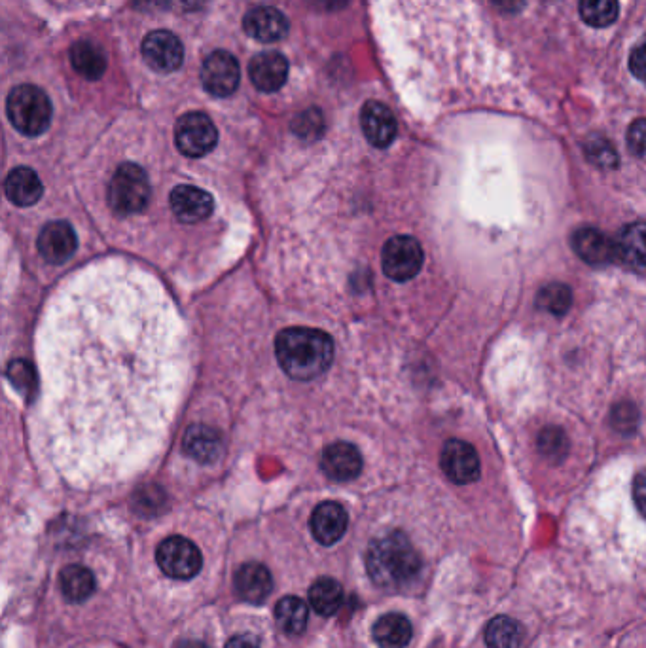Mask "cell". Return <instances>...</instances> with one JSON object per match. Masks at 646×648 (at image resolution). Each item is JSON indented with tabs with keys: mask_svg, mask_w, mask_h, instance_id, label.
Segmentation results:
<instances>
[{
	"mask_svg": "<svg viewBox=\"0 0 646 648\" xmlns=\"http://www.w3.org/2000/svg\"><path fill=\"white\" fill-rule=\"evenodd\" d=\"M40 448L74 482L124 478L169 434L188 372L184 326L146 271L107 260L72 275L38 330Z\"/></svg>",
	"mask_w": 646,
	"mask_h": 648,
	"instance_id": "obj_1",
	"label": "cell"
},
{
	"mask_svg": "<svg viewBox=\"0 0 646 648\" xmlns=\"http://www.w3.org/2000/svg\"><path fill=\"white\" fill-rule=\"evenodd\" d=\"M275 353L288 378L309 381L319 378L334 362V342L323 330L296 326L279 332Z\"/></svg>",
	"mask_w": 646,
	"mask_h": 648,
	"instance_id": "obj_2",
	"label": "cell"
},
{
	"mask_svg": "<svg viewBox=\"0 0 646 648\" xmlns=\"http://www.w3.org/2000/svg\"><path fill=\"white\" fill-rule=\"evenodd\" d=\"M366 567L376 586L383 590H400L419 575L421 558L402 531H393L370 544Z\"/></svg>",
	"mask_w": 646,
	"mask_h": 648,
	"instance_id": "obj_3",
	"label": "cell"
},
{
	"mask_svg": "<svg viewBox=\"0 0 646 648\" xmlns=\"http://www.w3.org/2000/svg\"><path fill=\"white\" fill-rule=\"evenodd\" d=\"M6 112L12 126L25 137L42 135L52 122V103L40 88L23 84L10 91Z\"/></svg>",
	"mask_w": 646,
	"mask_h": 648,
	"instance_id": "obj_4",
	"label": "cell"
},
{
	"mask_svg": "<svg viewBox=\"0 0 646 648\" xmlns=\"http://www.w3.org/2000/svg\"><path fill=\"white\" fill-rule=\"evenodd\" d=\"M152 188L143 167L124 163L108 184V203L118 215L143 213L150 203Z\"/></svg>",
	"mask_w": 646,
	"mask_h": 648,
	"instance_id": "obj_5",
	"label": "cell"
},
{
	"mask_svg": "<svg viewBox=\"0 0 646 648\" xmlns=\"http://www.w3.org/2000/svg\"><path fill=\"white\" fill-rule=\"evenodd\" d=\"M423 260L425 254L419 241L410 235L391 237L381 252L383 271L396 283H406L413 279L423 268Z\"/></svg>",
	"mask_w": 646,
	"mask_h": 648,
	"instance_id": "obj_6",
	"label": "cell"
},
{
	"mask_svg": "<svg viewBox=\"0 0 646 648\" xmlns=\"http://www.w3.org/2000/svg\"><path fill=\"white\" fill-rule=\"evenodd\" d=\"M175 143L186 158H203L213 152L218 143V131L207 114L188 112L177 122Z\"/></svg>",
	"mask_w": 646,
	"mask_h": 648,
	"instance_id": "obj_7",
	"label": "cell"
},
{
	"mask_svg": "<svg viewBox=\"0 0 646 648\" xmlns=\"http://www.w3.org/2000/svg\"><path fill=\"white\" fill-rule=\"evenodd\" d=\"M163 573L177 580H190L201 571V552L192 540L169 537L163 540L156 552Z\"/></svg>",
	"mask_w": 646,
	"mask_h": 648,
	"instance_id": "obj_8",
	"label": "cell"
},
{
	"mask_svg": "<svg viewBox=\"0 0 646 648\" xmlns=\"http://www.w3.org/2000/svg\"><path fill=\"white\" fill-rule=\"evenodd\" d=\"M241 69L234 55L218 50L209 55L201 67L203 88L215 97H228L237 90Z\"/></svg>",
	"mask_w": 646,
	"mask_h": 648,
	"instance_id": "obj_9",
	"label": "cell"
},
{
	"mask_svg": "<svg viewBox=\"0 0 646 648\" xmlns=\"http://www.w3.org/2000/svg\"><path fill=\"white\" fill-rule=\"evenodd\" d=\"M440 467L453 484H472L480 478V457L463 440H449L440 453Z\"/></svg>",
	"mask_w": 646,
	"mask_h": 648,
	"instance_id": "obj_10",
	"label": "cell"
},
{
	"mask_svg": "<svg viewBox=\"0 0 646 648\" xmlns=\"http://www.w3.org/2000/svg\"><path fill=\"white\" fill-rule=\"evenodd\" d=\"M143 57L154 71L169 74L180 69L184 61V48L179 36L169 31H154L144 38Z\"/></svg>",
	"mask_w": 646,
	"mask_h": 648,
	"instance_id": "obj_11",
	"label": "cell"
},
{
	"mask_svg": "<svg viewBox=\"0 0 646 648\" xmlns=\"http://www.w3.org/2000/svg\"><path fill=\"white\" fill-rule=\"evenodd\" d=\"M36 247H38L40 256L48 264L57 266L71 258L78 247V239H76V234L69 222L55 220L42 228V232L38 235V241H36Z\"/></svg>",
	"mask_w": 646,
	"mask_h": 648,
	"instance_id": "obj_12",
	"label": "cell"
},
{
	"mask_svg": "<svg viewBox=\"0 0 646 648\" xmlns=\"http://www.w3.org/2000/svg\"><path fill=\"white\" fill-rule=\"evenodd\" d=\"M360 126L368 143L376 148L391 146L398 131L395 114L391 112V108L377 101H368L364 105L360 112Z\"/></svg>",
	"mask_w": 646,
	"mask_h": 648,
	"instance_id": "obj_13",
	"label": "cell"
},
{
	"mask_svg": "<svg viewBox=\"0 0 646 648\" xmlns=\"http://www.w3.org/2000/svg\"><path fill=\"white\" fill-rule=\"evenodd\" d=\"M169 201H171L173 213L177 215L180 222H186V224H196V222L209 218L215 209L213 196L196 186H177L171 192Z\"/></svg>",
	"mask_w": 646,
	"mask_h": 648,
	"instance_id": "obj_14",
	"label": "cell"
},
{
	"mask_svg": "<svg viewBox=\"0 0 646 648\" xmlns=\"http://www.w3.org/2000/svg\"><path fill=\"white\" fill-rule=\"evenodd\" d=\"M323 472L334 482L355 480L362 470V455L349 442H336L326 446L321 459Z\"/></svg>",
	"mask_w": 646,
	"mask_h": 648,
	"instance_id": "obj_15",
	"label": "cell"
},
{
	"mask_svg": "<svg viewBox=\"0 0 646 648\" xmlns=\"http://www.w3.org/2000/svg\"><path fill=\"white\" fill-rule=\"evenodd\" d=\"M349 525V516L340 503L326 501L321 503L311 514V533L323 546H332L345 535Z\"/></svg>",
	"mask_w": 646,
	"mask_h": 648,
	"instance_id": "obj_16",
	"label": "cell"
},
{
	"mask_svg": "<svg viewBox=\"0 0 646 648\" xmlns=\"http://www.w3.org/2000/svg\"><path fill=\"white\" fill-rule=\"evenodd\" d=\"M252 86L264 93H273L285 86L288 78V61L279 52L258 54L249 65Z\"/></svg>",
	"mask_w": 646,
	"mask_h": 648,
	"instance_id": "obj_17",
	"label": "cell"
},
{
	"mask_svg": "<svg viewBox=\"0 0 646 648\" xmlns=\"http://www.w3.org/2000/svg\"><path fill=\"white\" fill-rule=\"evenodd\" d=\"M235 594L239 595L243 601L260 605L270 597L273 590V580L271 573L266 565L262 563H245L235 571L234 578Z\"/></svg>",
	"mask_w": 646,
	"mask_h": 648,
	"instance_id": "obj_18",
	"label": "cell"
},
{
	"mask_svg": "<svg viewBox=\"0 0 646 648\" xmlns=\"http://www.w3.org/2000/svg\"><path fill=\"white\" fill-rule=\"evenodd\" d=\"M573 249L590 266L603 268L616 258V245L597 228H580L573 235Z\"/></svg>",
	"mask_w": 646,
	"mask_h": 648,
	"instance_id": "obj_19",
	"label": "cell"
},
{
	"mask_svg": "<svg viewBox=\"0 0 646 648\" xmlns=\"http://www.w3.org/2000/svg\"><path fill=\"white\" fill-rule=\"evenodd\" d=\"M243 29L254 40L271 44L287 36L288 21L281 10L271 6H260L245 16Z\"/></svg>",
	"mask_w": 646,
	"mask_h": 648,
	"instance_id": "obj_20",
	"label": "cell"
},
{
	"mask_svg": "<svg viewBox=\"0 0 646 648\" xmlns=\"http://www.w3.org/2000/svg\"><path fill=\"white\" fill-rule=\"evenodd\" d=\"M182 450L198 463H213L224 450L222 434L207 425H192L182 438Z\"/></svg>",
	"mask_w": 646,
	"mask_h": 648,
	"instance_id": "obj_21",
	"label": "cell"
},
{
	"mask_svg": "<svg viewBox=\"0 0 646 648\" xmlns=\"http://www.w3.org/2000/svg\"><path fill=\"white\" fill-rule=\"evenodd\" d=\"M6 198L18 207H31L38 203V199L44 194L42 180L29 167H18L14 169L4 182Z\"/></svg>",
	"mask_w": 646,
	"mask_h": 648,
	"instance_id": "obj_22",
	"label": "cell"
},
{
	"mask_svg": "<svg viewBox=\"0 0 646 648\" xmlns=\"http://www.w3.org/2000/svg\"><path fill=\"white\" fill-rule=\"evenodd\" d=\"M616 245V258L622 260L629 268L643 270L646 268V222H635L626 226Z\"/></svg>",
	"mask_w": 646,
	"mask_h": 648,
	"instance_id": "obj_23",
	"label": "cell"
},
{
	"mask_svg": "<svg viewBox=\"0 0 646 648\" xmlns=\"http://www.w3.org/2000/svg\"><path fill=\"white\" fill-rule=\"evenodd\" d=\"M372 633L379 648H406L412 641V622L404 614L391 612L377 620Z\"/></svg>",
	"mask_w": 646,
	"mask_h": 648,
	"instance_id": "obj_24",
	"label": "cell"
},
{
	"mask_svg": "<svg viewBox=\"0 0 646 648\" xmlns=\"http://www.w3.org/2000/svg\"><path fill=\"white\" fill-rule=\"evenodd\" d=\"M72 69L86 80H99L107 71V54L90 40H80L71 48Z\"/></svg>",
	"mask_w": 646,
	"mask_h": 648,
	"instance_id": "obj_25",
	"label": "cell"
},
{
	"mask_svg": "<svg viewBox=\"0 0 646 648\" xmlns=\"http://www.w3.org/2000/svg\"><path fill=\"white\" fill-rule=\"evenodd\" d=\"M63 595L72 603H82L95 592V576L84 565H69L59 575Z\"/></svg>",
	"mask_w": 646,
	"mask_h": 648,
	"instance_id": "obj_26",
	"label": "cell"
},
{
	"mask_svg": "<svg viewBox=\"0 0 646 648\" xmlns=\"http://www.w3.org/2000/svg\"><path fill=\"white\" fill-rule=\"evenodd\" d=\"M309 603L323 616L336 614L343 603V588L340 582L328 576L315 580L313 586L309 588Z\"/></svg>",
	"mask_w": 646,
	"mask_h": 648,
	"instance_id": "obj_27",
	"label": "cell"
},
{
	"mask_svg": "<svg viewBox=\"0 0 646 648\" xmlns=\"http://www.w3.org/2000/svg\"><path fill=\"white\" fill-rule=\"evenodd\" d=\"M275 618L287 635H302L307 628V605L300 597H283L275 607Z\"/></svg>",
	"mask_w": 646,
	"mask_h": 648,
	"instance_id": "obj_28",
	"label": "cell"
},
{
	"mask_svg": "<svg viewBox=\"0 0 646 648\" xmlns=\"http://www.w3.org/2000/svg\"><path fill=\"white\" fill-rule=\"evenodd\" d=\"M523 630L508 616L493 618L485 628V645L489 648H520Z\"/></svg>",
	"mask_w": 646,
	"mask_h": 648,
	"instance_id": "obj_29",
	"label": "cell"
},
{
	"mask_svg": "<svg viewBox=\"0 0 646 648\" xmlns=\"http://www.w3.org/2000/svg\"><path fill=\"white\" fill-rule=\"evenodd\" d=\"M618 12V0H580V16L597 29L612 25L618 19Z\"/></svg>",
	"mask_w": 646,
	"mask_h": 648,
	"instance_id": "obj_30",
	"label": "cell"
},
{
	"mask_svg": "<svg viewBox=\"0 0 646 648\" xmlns=\"http://www.w3.org/2000/svg\"><path fill=\"white\" fill-rule=\"evenodd\" d=\"M573 304V294L571 288L561 283H552L548 287L542 288L537 298V306L542 311H548L552 315H565L569 311V307Z\"/></svg>",
	"mask_w": 646,
	"mask_h": 648,
	"instance_id": "obj_31",
	"label": "cell"
},
{
	"mask_svg": "<svg viewBox=\"0 0 646 648\" xmlns=\"http://www.w3.org/2000/svg\"><path fill=\"white\" fill-rule=\"evenodd\" d=\"M584 152L588 156V160L601 167V169H614L618 165V154L616 148L612 146L609 139L601 137V135H593L590 137L586 144H584Z\"/></svg>",
	"mask_w": 646,
	"mask_h": 648,
	"instance_id": "obj_32",
	"label": "cell"
},
{
	"mask_svg": "<svg viewBox=\"0 0 646 648\" xmlns=\"http://www.w3.org/2000/svg\"><path fill=\"white\" fill-rule=\"evenodd\" d=\"M324 120L323 112L317 108H309L306 112L298 114L292 122V131L304 139V141H315L323 135Z\"/></svg>",
	"mask_w": 646,
	"mask_h": 648,
	"instance_id": "obj_33",
	"label": "cell"
},
{
	"mask_svg": "<svg viewBox=\"0 0 646 648\" xmlns=\"http://www.w3.org/2000/svg\"><path fill=\"white\" fill-rule=\"evenodd\" d=\"M539 450L548 459L561 461L567 455V438L563 431L557 427H546L544 431L540 432Z\"/></svg>",
	"mask_w": 646,
	"mask_h": 648,
	"instance_id": "obj_34",
	"label": "cell"
},
{
	"mask_svg": "<svg viewBox=\"0 0 646 648\" xmlns=\"http://www.w3.org/2000/svg\"><path fill=\"white\" fill-rule=\"evenodd\" d=\"M628 146L629 150L639 158L646 162V120H635L628 131Z\"/></svg>",
	"mask_w": 646,
	"mask_h": 648,
	"instance_id": "obj_35",
	"label": "cell"
},
{
	"mask_svg": "<svg viewBox=\"0 0 646 648\" xmlns=\"http://www.w3.org/2000/svg\"><path fill=\"white\" fill-rule=\"evenodd\" d=\"M635 421H637V412L631 404H620L614 408L612 423L616 429H620L622 432L631 431L635 427Z\"/></svg>",
	"mask_w": 646,
	"mask_h": 648,
	"instance_id": "obj_36",
	"label": "cell"
},
{
	"mask_svg": "<svg viewBox=\"0 0 646 648\" xmlns=\"http://www.w3.org/2000/svg\"><path fill=\"white\" fill-rule=\"evenodd\" d=\"M629 69L631 72L639 78L646 82V36L645 40L631 52V57H629Z\"/></svg>",
	"mask_w": 646,
	"mask_h": 648,
	"instance_id": "obj_37",
	"label": "cell"
},
{
	"mask_svg": "<svg viewBox=\"0 0 646 648\" xmlns=\"http://www.w3.org/2000/svg\"><path fill=\"white\" fill-rule=\"evenodd\" d=\"M633 501H635L637 510L643 514V518L646 520V468L635 476V482H633Z\"/></svg>",
	"mask_w": 646,
	"mask_h": 648,
	"instance_id": "obj_38",
	"label": "cell"
},
{
	"mask_svg": "<svg viewBox=\"0 0 646 648\" xmlns=\"http://www.w3.org/2000/svg\"><path fill=\"white\" fill-rule=\"evenodd\" d=\"M493 4L504 14H518L525 6V0H493Z\"/></svg>",
	"mask_w": 646,
	"mask_h": 648,
	"instance_id": "obj_39",
	"label": "cell"
},
{
	"mask_svg": "<svg viewBox=\"0 0 646 648\" xmlns=\"http://www.w3.org/2000/svg\"><path fill=\"white\" fill-rule=\"evenodd\" d=\"M226 648H258V643L251 635H235L228 641Z\"/></svg>",
	"mask_w": 646,
	"mask_h": 648,
	"instance_id": "obj_40",
	"label": "cell"
},
{
	"mask_svg": "<svg viewBox=\"0 0 646 648\" xmlns=\"http://www.w3.org/2000/svg\"><path fill=\"white\" fill-rule=\"evenodd\" d=\"M135 4L141 8V10H146V12H154V10H163L169 6V0H135Z\"/></svg>",
	"mask_w": 646,
	"mask_h": 648,
	"instance_id": "obj_41",
	"label": "cell"
},
{
	"mask_svg": "<svg viewBox=\"0 0 646 648\" xmlns=\"http://www.w3.org/2000/svg\"><path fill=\"white\" fill-rule=\"evenodd\" d=\"M326 10H338L341 6L347 4V0H317Z\"/></svg>",
	"mask_w": 646,
	"mask_h": 648,
	"instance_id": "obj_42",
	"label": "cell"
},
{
	"mask_svg": "<svg viewBox=\"0 0 646 648\" xmlns=\"http://www.w3.org/2000/svg\"><path fill=\"white\" fill-rule=\"evenodd\" d=\"M177 648H209L201 641H182Z\"/></svg>",
	"mask_w": 646,
	"mask_h": 648,
	"instance_id": "obj_43",
	"label": "cell"
}]
</instances>
